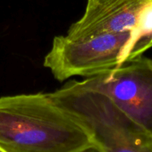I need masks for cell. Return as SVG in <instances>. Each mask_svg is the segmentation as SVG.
<instances>
[{
  "instance_id": "4",
  "label": "cell",
  "mask_w": 152,
  "mask_h": 152,
  "mask_svg": "<svg viewBox=\"0 0 152 152\" xmlns=\"http://www.w3.org/2000/svg\"><path fill=\"white\" fill-rule=\"evenodd\" d=\"M147 0H118L111 4L86 10L83 17L71 25L66 36L72 39L104 34L134 33L140 12Z\"/></svg>"
},
{
  "instance_id": "9",
  "label": "cell",
  "mask_w": 152,
  "mask_h": 152,
  "mask_svg": "<svg viewBox=\"0 0 152 152\" xmlns=\"http://www.w3.org/2000/svg\"><path fill=\"white\" fill-rule=\"evenodd\" d=\"M152 48V39L151 40H149V41L148 42L146 43V45H145V51L146 50H148V48Z\"/></svg>"
},
{
  "instance_id": "6",
  "label": "cell",
  "mask_w": 152,
  "mask_h": 152,
  "mask_svg": "<svg viewBox=\"0 0 152 152\" xmlns=\"http://www.w3.org/2000/svg\"><path fill=\"white\" fill-rule=\"evenodd\" d=\"M133 37L136 45L135 57H137L145 52V45L152 39V0H147L142 6Z\"/></svg>"
},
{
  "instance_id": "3",
  "label": "cell",
  "mask_w": 152,
  "mask_h": 152,
  "mask_svg": "<svg viewBox=\"0 0 152 152\" xmlns=\"http://www.w3.org/2000/svg\"><path fill=\"white\" fill-rule=\"evenodd\" d=\"M80 83L106 95L130 120L152 136V59L139 56Z\"/></svg>"
},
{
  "instance_id": "8",
  "label": "cell",
  "mask_w": 152,
  "mask_h": 152,
  "mask_svg": "<svg viewBox=\"0 0 152 152\" xmlns=\"http://www.w3.org/2000/svg\"><path fill=\"white\" fill-rule=\"evenodd\" d=\"M83 152H104V151H102L100 148H99V147L96 146V145H94V146L91 147V148H88V149L86 150V151Z\"/></svg>"
},
{
  "instance_id": "5",
  "label": "cell",
  "mask_w": 152,
  "mask_h": 152,
  "mask_svg": "<svg viewBox=\"0 0 152 152\" xmlns=\"http://www.w3.org/2000/svg\"><path fill=\"white\" fill-rule=\"evenodd\" d=\"M93 138L104 152H152V136L132 121L99 129Z\"/></svg>"
},
{
  "instance_id": "1",
  "label": "cell",
  "mask_w": 152,
  "mask_h": 152,
  "mask_svg": "<svg viewBox=\"0 0 152 152\" xmlns=\"http://www.w3.org/2000/svg\"><path fill=\"white\" fill-rule=\"evenodd\" d=\"M91 132L48 94L0 97V148L5 152H83Z\"/></svg>"
},
{
  "instance_id": "2",
  "label": "cell",
  "mask_w": 152,
  "mask_h": 152,
  "mask_svg": "<svg viewBox=\"0 0 152 152\" xmlns=\"http://www.w3.org/2000/svg\"><path fill=\"white\" fill-rule=\"evenodd\" d=\"M135 50L132 31L78 39L56 36L43 64L59 81L74 76L91 77L134 59Z\"/></svg>"
},
{
  "instance_id": "10",
  "label": "cell",
  "mask_w": 152,
  "mask_h": 152,
  "mask_svg": "<svg viewBox=\"0 0 152 152\" xmlns=\"http://www.w3.org/2000/svg\"><path fill=\"white\" fill-rule=\"evenodd\" d=\"M0 152H5L4 151H3L2 149H1V148H0Z\"/></svg>"
},
{
  "instance_id": "7",
  "label": "cell",
  "mask_w": 152,
  "mask_h": 152,
  "mask_svg": "<svg viewBox=\"0 0 152 152\" xmlns=\"http://www.w3.org/2000/svg\"><path fill=\"white\" fill-rule=\"evenodd\" d=\"M118 0H88L86 10H93L111 4Z\"/></svg>"
}]
</instances>
